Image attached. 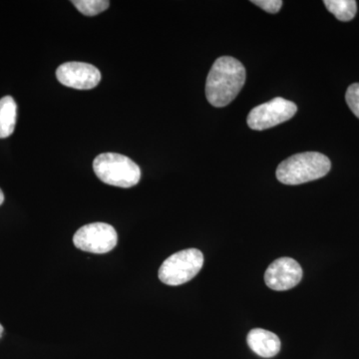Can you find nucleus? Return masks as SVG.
<instances>
[{"mask_svg": "<svg viewBox=\"0 0 359 359\" xmlns=\"http://www.w3.org/2000/svg\"><path fill=\"white\" fill-rule=\"evenodd\" d=\"M245 82V66L236 58L223 56L215 61L205 83V96L214 107L229 105Z\"/></svg>", "mask_w": 359, "mask_h": 359, "instance_id": "obj_1", "label": "nucleus"}, {"mask_svg": "<svg viewBox=\"0 0 359 359\" xmlns=\"http://www.w3.org/2000/svg\"><path fill=\"white\" fill-rule=\"evenodd\" d=\"M332 163L318 152H304L283 161L276 169V178L285 185H301L323 178L328 174Z\"/></svg>", "mask_w": 359, "mask_h": 359, "instance_id": "obj_2", "label": "nucleus"}, {"mask_svg": "<svg viewBox=\"0 0 359 359\" xmlns=\"http://www.w3.org/2000/svg\"><path fill=\"white\" fill-rule=\"evenodd\" d=\"M95 175L103 183L119 188H131L141 179L140 167L121 154L104 153L97 156L93 162Z\"/></svg>", "mask_w": 359, "mask_h": 359, "instance_id": "obj_3", "label": "nucleus"}, {"mask_svg": "<svg viewBox=\"0 0 359 359\" xmlns=\"http://www.w3.org/2000/svg\"><path fill=\"white\" fill-rule=\"evenodd\" d=\"M204 264V255L197 249L181 250L165 259L160 266L159 278L165 285H184L193 280Z\"/></svg>", "mask_w": 359, "mask_h": 359, "instance_id": "obj_4", "label": "nucleus"}, {"mask_svg": "<svg viewBox=\"0 0 359 359\" xmlns=\"http://www.w3.org/2000/svg\"><path fill=\"white\" fill-rule=\"evenodd\" d=\"M117 243V231L106 223L86 224L73 237V244L77 249L93 254H107L114 249Z\"/></svg>", "mask_w": 359, "mask_h": 359, "instance_id": "obj_5", "label": "nucleus"}, {"mask_svg": "<svg viewBox=\"0 0 359 359\" xmlns=\"http://www.w3.org/2000/svg\"><path fill=\"white\" fill-rule=\"evenodd\" d=\"M297 111L294 102L278 97L252 109L248 116V125L256 131L269 129L292 119Z\"/></svg>", "mask_w": 359, "mask_h": 359, "instance_id": "obj_6", "label": "nucleus"}, {"mask_svg": "<svg viewBox=\"0 0 359 359\" xmlns=\"http://www.w3.org/2000/svg\"><path fill=\"white\" fill-rule=\"evenodd\" d=\"M302 278L301 264L292 257L276 259L264 273V282L269 289L283 292L297 287Z\"/></svg>", "mask_w": 359, "mask_h": 359, "instance_id": "obj_7", "label": "nucleus"}, {"mask_svg": "<svg viewBox=\"0 0 359 359\" xmlns=\"http://www.w3.org/2000/svg\"><path fill=\"white\" fill-rule=\"evenodd\" d=\"M58 81L65 86L78 90L95 88L101 80V72L95 66L84 62H66L56 70Z\"/></svg>", "mask_w": 359, "mask_h": 359, "instance_id": "obj_8", "label": "nucleus"}, {"mask_svg": "<svg viewBox=\"0 0 359 359\" xmlns=\"http://www.w3.org/2000/svg\"><path fill=\"white\" fill-rule=\"evenodd\" d=\"M247 342L255 353L264 358H273L280 353L282 346L278 335L263 328L250 330L247 337Z\"/></svg>", "mask_w": 359, "mask_h": 359, "instance_id": "obj_9", "label": "nucleus"}, {"mask_svg": "<svg viewBox=\"0 0 359 359\" xmlns=\"http://www.w3.org/2000/svg\"><path fill=\"white\" fill-rule=\"evenodd\" d=\"M18 105L11 96L0 99V139L11 136L15 129Z\"/></svg>", "mask_w": 359, "mask_h": 359, "instance_id": "obj_10", "label": "nucleus"}, {"mask_svg": "<svg viewBox=\"0 0 359 359\" xmlns=\"http://www.w3.org/2000/svg\"><path fill=\"white\" fill-rule=\"evenodd\" d=\"M323 4L340 21L353 20L358 11V4L354 0H325Z\"/></svg>", "mask_w": 359, "mask_h": 359, "instance_id": "obj_11", "label": "nucleus"}, {"mask_svg": "<svg viewBox=\"0 0 359 359\" xmlns=\"http://www.w3.org/2000/svg\"><path fill=\"white\" fill-rule=\"evenodd\" d=\"M72 4L80 13L86 16H95L103 13L110 6L108 0H73Z\"/></svg>", "mask_w": 359, "mask_h": 359, "instance_id": "obj_12", "label": "nucleus"}, {"mask_svg": "<svg viewBox=\"0 0 359 359\" xmlns=\"http://www.w3.org/2000/svg\"><path fill=\"white\" fill-rule=\"evenodd\" d=\"M347 105L359 119V83L351 84L346 94Z\"/></svg>", "mask_w": 359, "mask_h": 359, "instance_id": "obj_13", "label": "nucleus"}, {"mask_svg": "<svg viewBox=\"0 0 359 359\" xmlns=\"http://www.w3.org/2000/svg\"><path fill=\"white\" fill-rule=\"evenodd\" d=\"M252 4L261 7L269 13H276L282 8V0H252Z\"/></svg>", "mask_w": 359, "mask_h": 359, "instance_id": "obj_14", "label": "nucleus"}, {"mask_svg": "<svg viewBox=\"0 0 359 359\" xmlns=\"http://www.w3.org/2000/svg\"><path fill=\"white\" fill-rule=\"evenodd\" d=\"M4 194L2 192L1 189H0V205L4 204Z\"/></svg>", "mask_w": 359, "mask_h": 359, "instance_id": "obj_15", "label": "nucleus"}, {"mask_svg": "<svg viewBox=\"0 0 359 359\" xmlns=\"http://www.w3.org/2000/svg\"><path fill=\"white\" fill-rule=\"evenodd\" d=\"M4 327H2L1 325H0V339H1L2 335H4Z\"/></svg>", "mask_w": 359, "mask_h": 359, "instance_id": "obj_16", "label": "nucleus"}]
</instances>
